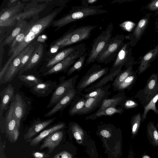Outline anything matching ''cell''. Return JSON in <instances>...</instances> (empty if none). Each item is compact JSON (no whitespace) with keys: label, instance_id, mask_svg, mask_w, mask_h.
Returning a JSON list of instances; mask_svg holds the SVG:
<instances>
[{"label":"cell","instance_id":"1","mask_svg":"<svg viewBox=\"0 0 158 158\" xmlns=\"http://www.w3.org/2000/svg\"><path fill=\"white\" fill-rule=\"evenodd\" d=\"M64 7L65 6H62L56 8L46 15L40 18L39 15L37 16L32 18L28 22L23 40L16 48L0 70V81L1 80L13 60L28 46L36 40L44 31L52 26L55 19Z\"/></svg>","mask_w":158,"mask_h":158},{"label":"cell","instance_id":"2","mask_svg":"<svg viewBox=\"0 0 158 158\" xmlns=\"http://www.w3.org/2000/svg\"><path fill=\"white\" fill-rule=\"evenodd\" d=\"M97 26L87 25L69 29L61 37L50 44L47 51L48 54L52 56L66 47L88 39L92 31Z\"/></svg>","mask_w":158,"mask_h":158},{"label":"cell","instance_id":"3","mask_svg":"<svg viewBox=\"0 0 158 158\" xmlns=\"http://www.w3.org/2000/svg\"><path fill=\"white\" fill-rule=\"evenodd\" d=\"M103 5L98 6L82 5L72 7L71 10L66 15L57 20H54L52 26L56 28L55 31L75 21L87 17L107 13L106 10L100 9Z\"/></svg>","mask_w":158,"mask_h":158},{"label":"cell","instance_id":"4","mask_svg":"<svg viewBox=\"0 0 158 158\" xmlns=\"http://www.w3.org/2000/svg\"><path fill=\"white\" fill-rule=\"evenodd\" d=\"M125 36L118 34L112 37L105 47L100 53L96 61L99 63L107 64L115 59L123 46Z\"/></svg>","mask_w":158,"mask_h":158},{"label":"cell","instance_id":"5","mask_svg":"<svg viewBox=\"0 0 158 158\" xmlns=\"http://www.w3.org/2000/svg\"><path fill=\"white\" fill-rule=\"evenodd\" d=\"M113 28V24L110 23L105 30L94 39L91 50L87 55L85 65L96 61L100 53L112 38Z\"/></svg>","mask_w":158,"mask_h":158},{"label":"cell","instance_id":"6","mask_svg":"<svg viewBox=\"0 0 158 158\" xmlns=\"http://www.w3.org/2000/svg\"><path fill=\"white\" fill-rule=\"evenodd\" d=\"M109 71L107 66L102 68L100 64H93L77 85L76 89L78 93L81 94L82 91L107 74Z\"/></svg>","mask_w":158,"mask_h":158},{"label":"cell","instance_id":"7","mask_svg":"<svg viewBox=\"0 0 158 158\" xmlns=\"http://www.w3.org/2000/svg\"><path fill=\"white\" fill-rule=\"evenodd\" d=\"M78 77V75L77 74L67 80L65 79V77L64 76L59 78L60 83L52 92L47 106L48 108L56 105L72 89L75 88Z\"/></svg>","mask_w":158,"mask_h":158},{"label":"cell","instance_id":"8","mask_svg":"<svg viewBox=\"0 0 158 158\" xmlns=\"http://www.w3.org/2000/svg\"><path fill=\"white\" fill-rule=\"evenodd\" d=\"M158 93V73H153L148 80L145 87L139 90L134 97L143 107Z\"/></svg>","mask_w":158,"mask_h":158},{"label":"cell","instance_id":"9","mask_svg":"<svg viewBox=\"0 0 158 158\" xmlns=\"http://www.w3.org/2000/svg\"><path fill=\"white\" fill-rule=\"evenodd\" d=\"M85 45L74 52L64 59L59 62L47 71L41 73V76H46L61 72L64 73L75 63V61L85 52Z\"/></svg>","mask_w":158,"mask_h":158},{"label":"cell","instance_id":"10","mask_svg":"<svg viewBox=\"0 0 158 158\" xmlns=\"http://www.w3.org/2000/svg\"><path fill=\"white\" fill-rule=\"evenodd\" d=\"M85 45V44L82 43L74 46L66 47L51 57L46 59L39 68V73H42L47 71L55 65L64 59L71 54Z\"/></svg>","mask_w":158,"mask_h":158},{"label":"cell","instance_id":"11","mask_svg":"<svg viewBox=\"0 0 158 158\" xmlns=\"http://www.w3.org/2000/svg\"><path fill=\"white\" fill-rule=\"evenodd\" d=\"M14 100L12 101L5 118L0 119V121L5 124L6 135L12 143L17 141L19 135L20 128L18 126L14 113Z\"/></svg>","mask_w":158,"mask_h":158},{"label":"cell","instance_id":"12","mask_svg":"<svg viewBox=\"0 0 158 158\" xmlns=\"http://www.w3.org/2000/svg\"><path fill=\"white\" fill-rule=\"evenodd\" d=\"M130 41L124 44L118 52L111 69H122V67L124 66L126 69L136 64L132 56V48L130 46Z\"/></svg>","mask_w":158,"mask_h":158},{"label":"cell","instance_id":"13","mask_svg":"<svg viewBox=\"0 0 158 158\" xmlns=\"http://www.w3.org/2000/svg\"><path fill=\"white\" fill-rule=\"evenodd\" d=\"M25 3L22 2L16 5L2 9L0 13V27H10L17 21V16L22 12Z\"/></svg>","mask_w":158,"mask_h":158},{"label":"cell","instance_id":"14","mask_svg":"<svg viewBox=\"0 0 158 158\" xmlns=\"http://www.w3.org/2000/svg\"><path fill=\"white\" fill-rule=\"evenodd\" d=\"M47 47L45 43H39L30 60L19 71V75L31 70L39 64L43 63L47 56Z\"/></svg>","mask_w":158,"mask_h":158},{"label":"cell","instance_id":"15","mask_svg":"<svg viewBox=\"0 0 158 158\" xmlns=\"http://www.w3.org/2000/svg\"><path fill=\"white\" fill-rule=\"evenodd\" d=\"M30 3L25 6L22 12L16 17L19 20L30 19L39 16L40 13L45 9L48 4L40 2L38 0H30Z\"/></svg>","mask_w":158,"mask_h":158},{"label":"cell","instance_id":"16","mask_svg":"<svg viewBox=\"0 0 158 158\" xmlns=\"http://www.w3.org/2000/svg\"><path fill=\"white\" fill-rule=\"evenodd\" d=\"M152 13H148L143 17L137 23L132 32L126 35L125 38L130 40V46L134 47L139 40L146 29Z\"/></svg>","mask_w":158,"mask_h":158},{"label":"cell","instance_id":"17","mask_svg":"<svg viewBox=\"0 0 158 158\" xmlns=\"http://www.w3.org/2000/svg\"><path fill=\"white\" fill-rule=\"evenodd\" d=\"M33 42L13 60L1 80L0 81V85L11 81L18 74V69L20 64L21 59L30 48Z\"/></svg>","mask_w":158,"mask_h":158},{"label":"cell","instance_id":"18","mask_svg":"<svg viewBox=\"0 0 158 158\" xmlns=\"http://www.w3.org/2000/svg\"><path fill=\"white\" fill-rule=\"evenodd\" d=\"M79 94L76 88L72 89L61 99L49 111L44 115L45 117H50L59 111H62L69 104L77 95Z\"/></svg>","mask_w":158,"mask_h":158},{"label":"cell","instance_id":"19","mask_svg":"<svg viewBox=\"0 0 158 158\" xmlns=\"http://www.w3.org/2000/svg\"><path fill=\"white\" fill-rule=\"evenodd\" d=\"M57 85L56 81L48 80L31 87L30 91L33 94L38 97H46L52 93Z\"/></svg>","mask_w":158,"mask_h":158},{"label":"cell","instance_id":"20","mask_svg":"<svg viewBox=\"0 0 158 158\" xmlns=\"http://www.w3.org/2000/svg\"><path fill=\"white\" fill-rule=\"evenodd\" d=\"M56 118V117H54L45 120H41L39 118H37L34 121L24 135V139L27 141L31 139L36 134L52 123Z\"/></svg>","mask_w":158,"mask_h":158},{"label":"cell","instance_id":"21","mask_svg":"<svg viewBox=\"0 0 158 158\" xmlns=\"http://www.w3.org/2000/svg\"><path fill=\"white\" fill-rule=\"evenodd\" d=\"M158 56V47L157 46L140 56L139 58L140 64L138 69V74L140 75L146 70L151 66V63Z\"/></svg>","mask_w":158,"mask_h":158},{"label":"cell","instance_id":"22","mask_svg":"<svg viewBox=\"0 0 158 158\" xmlns=\"http://www.w3.org/2000/svg\"><path fill=\"white\" fill-rule=\"evenodd\" d=\"M63 136V132L62 131L59 130L53 133L45 139L40 146V149L48 148V153H51L59 145Z\"/></svg>","mask_w":158,"mask_h":158},{"label":"cell","instance_id":"23","mask_svg":"<svg viewBox=\"0 0 158 158\" xmlns=\"http://www.w3.org/2000/svg\"><path fill=\"white\" fill-rule=\"evenodd\" d=\"M66 124L64 122H59L50 127L44 130L34 138L26 141L30 142V145L35 146L38 145L42 140L46 138L51 134L56 131L60 130L64 128Z\"/></svg>","mask_w":158,"mask_h":158},{"label":"cell","instance_id":"24","mask_svg":"<svg viewBox=\"0 0 158 158\" xmlns=\"http://www.w3.org/2000/svg\"><path fill=\"white\" fill-rule=\"evenodd\" d=\"M14 87L10 84L0 93V119L3 118V114L4 110L13 98L14 94Z\"/></svg>","mask_w":158,"mask_h":158},{"label":"cell","instance_id":"25","mask_svg":"<svg viewBox=\"0 0 158 158\" xmlns=\"http://www.w3.org/2000/svg\"><path fill=\"white\" fill-rule=\"evenodd\" d=\"M121 71V69H111L107 74L103 76L96 83L85 89L84 92L88 93L105 86L109 82L114 81V79Z\"/></svg>","mask_w":158,"mask_h":158},{"label":"cell","instance_id":"26","mask_svg":"<svg viewBox=\"0 0 158 158\" xmlns=\"http://www.w3.org/2000/svg\"><path fill=\"white\" fill-rule=\"evenodd\" d=\"M22 96L15 94L14 105V113L18 127L20 128L21 121L26 112V105Z\"/></svg>","mask_w":158,"mask_h":158},{"label":"cell","instance_id":"27","mask_svg":"<svg viewBox=\"0 0 158 158\" xmlns=\"http://www.w3.org/2000/svg\"><path fill=\"white\" fill-rule=\"evenodd\" d=\"M108 97L106 96L87 98L84 107L79 112L77 115H82L91 113L96 108H99L103 101Z\"/></svg>","mask_w":158,"mask_h":158},{"label":"cell","instance_id":"28","mask_svg":"<svg viewBox=\"0 0 158 158\" xmlns=\"http://www.w3.org/2000/svg\"><path fill=\"white\" fill-rule=\"evenodd\" d=\"M17 21L16 25L12 32L0 43V46L4 47L7 45L10 46L15 38L27 26L28 23L25 20H19Z\"/></svg>","mask_w":158,"mask_h":158},{"label":"cell","instance_id":"29","mask_svg":"<svg viewBox=\"0 0 158 158\" xmlns=\"http://www.w3.org/2000/svg\"><path fill=\"white\" fill-rule=\"evenodd\" d=\"M127 98L124 92H118L110 98L105 99L102 102L100 107L95 112L98 113L106 108L112 107L116 106L119 103Z\"/></svg>","mask_w":158,"mask_h":158},{"label":"cell","instance_id":"30","mask_svg":"<svg viewBox=\"0 0 158 158\" xmlns=\"http://www.w3.org/2000/svg\"><path fill=\"white\" fill-rule=\"evenodd\" d=\"M124 109L120 106H112L104 109L98 113H94L93 114L85 117L86 120H94L97 118L102 116H112L115 114H121L123 113Z\"/></svg>","mask_w":158,"mask_h":158},{"label":"cell","instance_id":"31","mask_svg":"<svg viewBox=\"0 0 158 158\" xmlns=\"http://www.w3.org/2000/svg\"><path fill=\"white\" fill-rule=\"evenodd\" d=\"M86 99L78 94L70 104L69 111V115L73 116L77 115L79 112L84 107Z\"/></svg>","mask_w":158,"mask_h":158},{"label":"cell","instance_id":"32","mask_svg":"<svg viewBox=\"0 0 158 158\" xmlns=\"http://www.w3.org/2000/svg\"><path fill=\"white\" fill-rule=\"evenodd\" d=\"M147 137L150 144L154 147L158 146V130L154 122L150 121L147 127Z\"/></svg>","mask_w":158,"mask_h":158},{"label":"cell","instance_id":"33","mask_svg":"<svg viewBox=\"0 0 158 158\" xmlns=\"http://www.w3.org/2000/svg\"><path fill=\"white\" fill-rule=\"evenodd\" d=\"M137 73L138 70L135 71L133 74L128 77L114 90L118 92H124L126 90H130L136 82Z\"/></svg>","mask_w":158,"mask_h":158},{"label":"cell","instance_id":"34","mask_svg":"<svg viewBox=\"0 0 158 158\" xmlns=\"http://www.w3.org/2000/svg\"><path fill=\"white\" fill-rule=\"evenodd\" d=\"M111 85L110 84L106 85L105 86L98 88L85 94H81V96L87 99L90 98H96L108 96L111 93L109 91V89L110 88Z\"/></svg>","mask_w":158,"mask_h":158},{"label":"cell","instance_id":"35","mask_svg":"<svg viewBox=\"0 0 158 158\" xmlns=\"http://www.w3.org/2000/svg\"><path fill=\"white\" fill-rule=\"evenodd\" d=\"M135 72L133 66L122 70L114 80L112 84L113 89H115L128 77L133 74Z\"/></svg>","mask_w":158,"mask_h":158},{"label":"cell","instance_id":"36","mask_svg":"<svg viewBox=\"0 0 158 158\" xmlns=\"http://www.w3.org/2000/svg\"><path fill=\"white\" fill-rule=\"evenodd\" d=\"M158 101V93L144 106L143 111L142 114V123L147 118V114L150 110H152L155 114L158 115V110L156 106V104Z\"/></svg>","mask_w":158,"mask_h":158},{"label":"cell","instance_id":"37","mask_svg":"<svg viewBox=\"0 0 158 158\" xmlns=\"http://www.w3.org/2000/svg\"><path fill=\"white\" fill-rule=\"evenodd\" d=\"M141 123L142 114L140 113H138L131 117V123L132 137L133 138L137 135Z\"/></svg>","mask_w":158,"mask_h":158},{"label":"cell","instance_id":"38","mask_svg":"<svg viewBox=\"0 0 158 158\" xmlns=\"http://www.w3.org/2000/svg\"><path fill=\"white\" fill-rule=\"evenodd\" d=\"M69 129L77 140L80 141V142L82 141L84 135V132L77 123L70 122L69 124Z\"/></svg>","mask_w":158,"mask_h":158},{"label":"cell","instance_id":"39","mask_svg":"<svg viewBox=\"0 0 158 158\" xmlns=\"http://www.w3.org/2000/svg\"><path fill=\"white\" fill-rule=\"evenodd\" d=\"M87 55V53L85 52L75 61L67 72V75H70L76 71L78 72H79L84 66L85 58Z\"/></svg>","mask_w":158,"mask_h":158},{"label":"cell","instance_id":"40","mask_svg":"<svg viewBox=\"0 0 158 158\" xmlns=\"http://www.w3.org/2000/svg\"><path fill=\"white\" fill-rule=\"evenodd\" d=\"M39 43V42H38L36 39L34 40L30 48L22 58L20 64L18 69V74L19 71L26 65L30 60Z\"/></svg>","mask_w":158,"mask_h":158},{"label":"cell","instance_id":"41","mask_svg":"<svg viewBox=\"0 0 158 158\" xmlns=\"http://www.w3.org/2000/svg\"><path fill=\"white\" fill-rule=\"evenodd\" d=\"M18 77L21 81L29 85L31 87L43 82L42 80L32 74L19 75Z\"/></svg>","mask_w":158,"mask_h":158},{"label":"cell","instance_id":"42","mask_svg":"<svg viewBox=\"0 0 158 158\" xmlns=\"http://www.w3.org/2000/svg\"><path fill=\"white\" fill-rule=\"evenodd\" d=\"M27 25L15 38L10 45L8 53L9 56H10L12 55L16 48L23 40L25 36Z\"/></svg>","mask_w":158,"mask_h":158},{"label":"cell","instance_id":"43","mask_svg":"<svg viewBox=\"0 0 158 158\" xmlns=\"http://www.w3.org/2000/svg\"><path fill=\"white\" fill-rule=\"evenodd\" d=\"M118 105L124 109H134L137 107L139 106L137 101L131 98H126L120 102Z\"/></svg>","mask_w":158,"mask_h":158},{"label":"cell","instance_id":"44","mask_svg":"<svg viewBox=\"0 0 158 158\" xmlns=\"http://www.w3.org/2000/svg\"><path fill=\"white\" fill-rule=\"evenodd\" d=\"M137 23L132 21H127L124 22L119 25L123 30L131 32L132 31L135 27Z\"/></svg>","mask_w":158,"mask_h":158},{"label":"cell","instance_id":"45","mask_svg":"<svg viewBox=\"0 0 158 158\" xmlns=\"http://www.w3.org/2000/svg\"><path fill=\"white\" fill-rule=\"evenodd\" d=\"M145 8L150 11H155V15L158 14V0H152L145 7Z\"/></svg>","mask_w":158,"mask_h":158},{"label":"cell","instance_id":"46","mask_svg":"<svg viewBox=\"0 0 158 158\" xmlns=\"http://www.w3.org/2000/svg\"><path fill=\"white\" fill-rule=\"evenodd\" d=\"M52 158H73L71 154L68 152L64 151L55 155Z\"/></svg>","mask_w":158,"mask_h":158},{"label":"cell","instance_id":"47","mask_svg":"<svg viewBox=\"0 0 158 158\" xmlns=\"http://www.w3.org/2000/svg\"><path fill=\"white\" fill-rule=\"evenodd\" d=\"M32 156L34 158H48L50 156L49 153L46 154L44 152H33Z\"/></svg>","mask_w":158,"mask_h":158},{"label":"cell","instance_id":"48","mask_svg":"<svg viewBox=\"0 0 158 158\" xmlns=\"http://www.w3.org/2000/svg\"><path fill=\"white\" fill-rule=\"evenodd\" d=\"M100 134L102 136L107 138L111 136L110 132L106 127L102 129L100 131Z\"/></svg>","mask_w":158,"mask_h":158},{"label":"cell","instance_id":"49","mask_svg":"<svg viewBox=\"0 0 158 158\" xmlns=\"http://www.w3.org/2000/svg\"><path fill=\"white\" fill-rule=\"evenodd\" d=\"M21 1L19 0H10L9 1L7 6L8 7L12 6L20 3Z\"/></svg>","mask_w":158,"mask_h":158},{"label":"cell","instance_id":"50","mask_svg":"<svg viewBox=\"0 0 158 158\" xmlns=\"http://www.w3.org/2000/svg\"><path fill=\"white\" fill-rule=\"evenodd\" d=\"M98 1V0H84L81 1V4L82 5H88L96 3Z\"/></svg>","mask_w":158,"mask_h":158},{"label":"cell","instance_id":"51","mask_svg":"<svg viewBox=\"0 0 158 158\" xmlns=\"http://www.w3.org/2000/svg\"><path fill=\"white\" fill-rule=\"evenodd\" d=\"M4 47L0 46V70L2 69V62L3 57L4 53Z\"/></svg>","mask_w":158,"mask_h":158},{"label":"cell","instance_id":"52","mask_svg":"<svg viewBox=\"0 0 158 158\" xmlns=\"http://www.w3.org/2000/svg\"><path fill=\"white\" fill-rule=\"evenodd\" d=\"M47 39V36L45 35H40L36 39L37 41L40 43H45V40Z\"/></svg>","mask_w":158,"mask_h":158},{"label":"cell","instance_id":"53","mask_svg":"<svg viewBox=\"0 0 158 158\" xmlns=\"http://www.w3.org/2000/svg\"><path fill=\"white\" fill-rule=\"evenodd\" d=\"M141 158H152L149 155L146 153V152H145L141 156Z\"/></svg>","mask_w":158,"mask_h":158},{"label":"cell","instance_id":"54","mask_svg":"<svg viewBox=\"0 0 158 158\" xmlns=\"http://www.w3.org/2000/svg\"><path fill=\"white\" fill-rule=\"evenodd\" d=\"M155 30L156 32H158V20L155 23Z\"/></svg>","mask_w":158,"mask_h":158},{"label":"cell","instance_id":"55","mask_svg":"<svg viewBox=\"0 0 158 158\" xmlns=\"http://www.w3.org/2000/svg\"><path fill=\"white\" fill-rule=\"evenodd\" d=\"M156 126L158 130V123L156 124Z\"/></svg>","mask_w":158,"mask_h":158},{"label":"cell","instance_id":"56","mask_svg":"<svg viewBox=\"0 0 158 158\" xmlns=\"http://www.w3.org/2000/svg\"><path fill=\"white\" fill-rule=\"evenodd\" d=\"M156 46L158 47V43Z\"/></svg>","mask_w":158,"mask_h":158},{"label":"cell","instance_id":"57","mask_svg":"<svg viewBox=\"0 0 158 158\" xmlns=\"http://www.w3.org/2000/svg\"><path fill=\"white\" fill-rule=\"evenodd\" d=\"M25 158V157L24 158H24Z\"/></svg>","mask_w":158,"mask_h":158}]
</instances>
